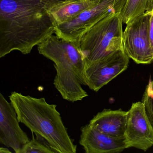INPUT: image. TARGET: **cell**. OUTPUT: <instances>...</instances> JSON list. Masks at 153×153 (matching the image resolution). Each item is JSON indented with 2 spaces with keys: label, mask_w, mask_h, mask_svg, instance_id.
<instances>
[{
  "label": "cell",
  "mask_w": 153,
  "mask_h": 153,
  "mask_svg": "<svg viewBox=\"0 0 153 153\" xmlns=\"http://www.w3.org/2000/svg\"><path fill=\"white\" fill-rule=\"evenodd\" d=\"M67 0H0V58L24 54L55 33L52 8Z\"/></svg>",
  "instance_id": "6da1fadb"
},
{
  "label": "cell",
  "mask_w": 153,
  "mask_h": 153,
  "mask_svg": "<svg viewBox=\"0 0 153 153\" xmlns=\"http://www.w3.org/2000/svg\"><path fill=\"white\" fill-rule=\"evenodd\" d=\"M19 122L36 135L45 139L56 153H76L74 145L64 125L57 105L44 97L36 98L13 92L9 96Z\"/></svg>",
  "instance_id": "7a4b0ae2"
},
{
  "label": "cell",
  "mask_w": 153,
  "mask_h": 153,
  "mask_svg": "<svg viewBox=\"0 0 153 153\" xmlns=\"http://www.w3.org/2000/svg\"><path fill=\"white\" fill-rule=\"evenodd\" d=\"M37 46L39 53L54 62L56 75L53 85L63 99L74 102L88 96L82 87L86 86L85 59L80 41L66 40L52 34Z\"/></svg>",
  "instance_id": "3957f363"
},
{
  "label": "cell",
  "mask_w": 153,
  "mask_h": 153,
  "mask_svg": "<svg viewBox=\"0 0 153 153\" xmlns=\"http://www.w3.org/2000/svg\"><path fill=\"white\" fill-rule=\"evenodd\" d=\"M123 21L120 12L113 13L97 22L87 31L80 40V47L90 63L123 49Z\"/></svg>",
  "instance_id": "277c9868"
},
{
  "label": "cell",
  "mask_w": 153,
  "mask_h": 153,
  "mask_svg": "<svg viewBox=\"0 0 153 153\" xmlns=\"http://www.w3.org/2000/svg\"><path fill=\"white\" fill-rule=\"evenodd\" d=\"M126 1L99 0L72 21L56 26L54 33L60 38L80 41L84 34L97 22L111 14L120 12Z\"/></svg>",
  "instance_id": "5b68a950"
},
{
  "label": "cell",
  "mask_w": 153,
  "mask_h": 153,
  "mask_svg": "<svg viewBox=\"0 0 153 153\" xmlns=\"http://www.w3.org/2000/svg\"><path fill=\"white\" fill-rule=\"evenodd\" d=\"M151 11L128 23L123 32V50L129 58L137 64H149L153 61L149 35Z\"/></svg>",
  "instance_id": "8992f818"
},
{
  "label": "cell",
  "mask_w": 153,
  "mask_h": 153,
  "mask_svg": "<svg viewBox=\"0 0 153 153\" xmlns=\"http://www.w3.org/2000/svg\"><path fill=\"white\" fill-rule=\"evenodd\" d=\"M129 57L123 49L90 63H85L84 77L86 86L98 92L102 87L128 68Z\"/></svg>",
  "instance_id": "52a82bcc"
},
{
  "label": "cell",
  "mask_w": 153,
  "mask_h": 153,
  "mask_svg": "<svg viewBox=\"0 0 153 153\" xmlns=\"http://www.w3.org/2000/svg\"><path fill=\"white\" fill-rule=\"evenodd\" d=\"M125 140L127 148L146 151L153 145V128L142 102L133 103L128 111Z\"/></svg>",
  "instance_id": "ba28073f"
},
{
  "label": "cell",
  "mask_w": 153,
  "mask_h": 153,
  "mask_svg": "<svg viewBox=\"0 0 153 153\" xmlns=\"http://www.w3.org/2000/svg\"><path fill=\"white\" fill-rule=\"evenodd\" d=\"M16 112L2 94H0V143L19 153L30 140L19 126Z\"/></svg>",
  "instance_id": "9c48e42d"
},
{
  "label": "cell",
  "mask_w": 153,
  "mask_h": 153,
  "mask_svg": "<svg viewBox=\"0 0 153 153\" xmlns=\"http://www.w3.org/2000/svg\"><path fill=\"white\" fill-rule=\"evenodd\" d=\"M79 142L86 153H120L127 148L125 138L109 136L89 124L81 127Z\"/></svg>",
  "instance_id": "30bf717a"
},
{
  "label": "cell",
  "mask_w": 153,
  "mask_h": 153,
  "mask_svg": "<svg viewBox=\"0 0 153 153\" xmlns=\"http://www.w3.org/2000/svg\"><path fill=\"white\" fill-rule=\"evenodd\" d=\"M127 116L128 111L104 109L95 115L89 124L109 136L125 138Z\"/></svg>",
  "instance_id": "8fae6325"
},
{
  "label": "cell",
  "mask_w": 153,
  "mask_h": 153,
  "mask_svg": "<svg viewBox=\"0 0 153 153\" xmlns=\"http://www.w3.org/2000/svg\"><path fill=\"white\" fill-rule=\"evenodd\" d=\"M98 1L92 2L85 0H67L53 7L50 13L57 26L72 21L85 10L94 6Z\"/></svg>",
  "instance_id": "7c38bea8"
},
{
  "label": "cell",
  "mask_w": 153,
  "mask_h": 153,
  "mask_svg": "<svg viewBox=\"0 0 153 153\" xmlns=\"http://www.w3.org/2000/svg\"><path fill=\"white\" fill-rule=\"evenodd\" d=\"M153 10V0H126L120 12L123 23H128Z\"/></svg>",
  "instance_id": "4fadbf2b"
},
{
  "label": "cell",
  "mask_w": 153,
  "mask_h": 153,
  "mask_svg": "<svg viewBox=\"0 0 153 153\" xmlns=\"http://www.w3.org/2000/svg\"><path fill=\"white\" fill-rule=\"evenodd\" d=\"M32 133V139L23 146L19 153H56L45 139L38 135L35 138Z\"/></svg>",
  "instance_id": "5bb4252c"
},
{
  "label": "cell",
  "mask_w": 153,
  "mask_h": 153,
  "mask_svg": "<svg viewBox=\"0 0 153 153\" xmlns=\"http://www.w3.org/2000/svg\"><path fill=\"white\" fill-rule=\"evenodd\" d=\"M145 111L153 128V79L149 82L142 98Z\"/></svg>",
  "instance_id": "9a60e30c"
},
{
  "label": "cell",
  "mask_w": 153,
  "mask_h": 153,
  "mask_svg": "<svg viewBox=\"0 0 153 153\" xmlns=\"http://www.w3.org/2000/svg\"><path fill=\"white\" fill-rule=\"evenodd\" d=\"M149 35L150 46L153 52V10L151 11V14H150L149 26Z\"/></svg>",
  "instance_id": "2e32d148"
},
{
  "label": "cell",
  "mask_w": 153,
  "mask_h": 153,
  "mask_svg": "<svg viewBox=\"0 0 153 153\" xmlns=\"http://www.w3.org/2000/svg\"><path fill=\"white\" fill-rule=\"evenodd\" d=\"M11 152L10 151L9 149H8L7 148L1 147L0 148V153H11Z\"/></svg>",
  "instance_id": "e0dca14e"
},
{
  "label": "cell",
  "mask_w": 153,
  "mask_h": 153,
  "mask_svg": "<svg viewBox=\"0 0 153 153\" xmlns=\"http://www.w3.org/2000/svg\"><path fill=\"white\" fill-rule=\"evenodd\" d=\"M87 1H92V2H97L98 1V0H85Z\"/></svg>",
  "instance_id": "ac0fdd59"
}]
</instances>
